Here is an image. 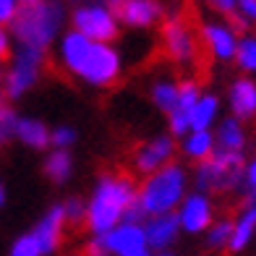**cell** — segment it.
Here are the masks:
<instances>
[{
	"instance_id": "e575fe53",
	"label": "cell",
	"mask_w": 256,
	"mask_h": 256,
	"mask_svg": "<svg viewBox=\"0 0 256 256\" xmlns=\"http://www.w3.org/2000/svg\"><path fill=\"white\" fill-rule=\"evenodd\" d=\"M68 3H76L78 6V3H92V0H68Z\"/></svg>"
},
{
	"instance_id": "30bf717a",
	"label": "cell",
	"mask_w": 256,
	"mask_h": 256,
	"mask_svg": "<svg viewBox=\"0 0 256 256\" xmlns=\"http://www.w3.org/2000/svg\"><path fill=\"white\" fill-rule=\"evenodd\" d=\"M108 8L115 14L118 24L131 29H149L162 18L160 0H108Z\"/></svg>"
},
{
	"instance_id": "ffe728a7",
	"label": "cell",
	"mask_w": 256,
	"mask_h": 256,
	"mask_svg": "<svg viewBox=\"0 0 256 256\" xmlns=\"http://www.w3.org/2000/svg\"><path fill=\"white\" fill-rule=\"evenodd\" d=\"M246 146V131H243L240 120L232 118L220 120L217 131H214V149H228V152H243Z\"/></svg>"
},
{
	"instance_id": "7a4b0ae2",
	"label": "cell",
	"mask_w": 256,
	"mask_h": 256,
	"mask_svg": "<svg viewBox=\"0 0 256 256\" xmlns=\"http://www.w3.org/2000/svg\"><path fill=\"white\" fill-rule=\"evenodd\" d=\"M136 202V186L126 176H104L89 204H84V225L92 236H102L126 217L128 206Z\"/></svg>"
},
{
	"instance_id": "ac0fdd59",
	"label": "cell",
	"mask_w": 256,
	"mask_h": 256,
	"mask_svg": "<svg viewBox=\"0 0 256 256\" xmlns=\"http://www.w3.org/2000/svg\"><path fill=\"white\" fill-rule=\"evenodd\" d=\"M256 232V202H248V206L232 220V236H230V243L228 248L236 254V251H243L251 243Z\"/></svg>"
},
{
	"instance_id": "cb8c5ba5",
	"label": "cell",
	"mask_w": 256,
	"mask_h": 256,
	"mask_svg": "<svg viewBox=\"0 0 256 256\" xmlns=\"http://www.w3.org/2000/svg\"><path fill=\"white\" fill-rule=\"evenodd\" d=\"M149 94H152L154 108L168 115L172 110V104H176V100H178V84L170 81V78H160V81H154V86H152Z\"/></svg>"
},
{
	"instance_id": "4dcf8cb0",
	"label": "cell",
	"mask_w": 256,
	"mask_h": 256,
	"mask_svg": "<svg viewBox=\"0 0 256 256\" xmlns=\"http://www.w3.org/2000/svg\"><path fill=\"white\" fill-rule=\"evenodd\" d=\"M18 6H21L18 0H0V26H6V24L14 21Z\"/></svg>"
},
{
	"instance_id": "44dd1931",
	"label": "cell",
	"mask_w": 256,
	"mask_h": 256,
	"mask_svg": "<svg viewBox=\"0 0 256 256\" xmlns=\"http://www.w3.org/2000/svg\"><path fill=\"white\" fill-rule=\"evenodd\" d=\"M16 136L18 142H24L32 149H44L50 144V131L42 120H34V118H18L16 123Z\"/></svg>"
},
{
	"instance_id": "5b68a950",
	"label": "cell",
	"mask_w": 256,
	"mask_h": 256,
	"mask_svg": "<svg viewBox=\"0 0 256 256\" xmlns=\"http://www.w3.org/2000/svg\"><path fill=\"white\" fill-rule=\"evenodd\" d=\"M243 168L246 160L243 152H228V149H214L212 157H206L196 168L194 183L204 194H225L236 191L243 186Z\"/></svg>"
},
{
	"instance_id": "9a60e30c",
	"label": "cell",
	"mask_w": 256,
	"mask_h": 256,
	"mask_svg": "<svg viewBox=\"0 0 256 256\" xmlns=\"http://www.w3.org/2000/svg\"><path fill=\"white\" fill-rule=\"evenodd\" d=\"M202 42L217 60H232L238 48V34L228 24H204Z\"/></svg>"
},
{
	"instance_id": "f546056e",
	"label": "cell",
	"mask_w": 256,
	"mask_h": 256,
	"mask_svg": "<svg viewBox=\"0 0 256 256\" xmlns=\"http://www.w3.org/2000/svg\"><path fill=\"white\" fill-rule=\"evenodd\" d=\"M63 212H66V222H84V204L78 199H68L63 204Z\"/></svg>"
},
{
	"instance_id": "277c9868",
	"label": "cell",
	"mask_w": 256,
	"mask_h": 256,
	"mask_svg": "<svg viewBox=\"0 0 256 256\" xmlns=\"http://www.w3.org/2000/svg\"><path fill=\"white\" fill-rule=\"evenodd\" d=\"M188 188V172L183 165L168 162V165L157 168L154 172H146V178L142 183V188H136V204L149 214H162V212H176L180 199L186 196Z\"/></svg>"
},
{
	"instance_id": "d4e9b609",
	"label": "cell",
	"mask_w": 256,
	"mask_h": 256,
	"mask_svg": "<svg viewBox=\"0 0 256 256\" xmlns=\"http://www.w3.org/2000/svg\"><path fill=\"white\" fill-rule=\"evenodd\" d=\"M236 63H238L240 71L256 74V37H251V34H246V37H238Z\"/></svg>"
},
{
	"instance_id": "2e32d148",
	"label": "cell",
	"mask_w": 256,
	"mask_h": 256,
	"mask_svg": "<svg viewBox=\"0 0 256 256\" xmlns=\"http://www.w3.org/2000/svg\"><path fill=\"white\" fill-rule=\"evenodd\" d=\"M63 228H66V212H63V204H60V206H52L50 212L40 220V225L32 230V236L40 246V256L52 254L58 248V243L63 238Z\"/></svg>"
},
{
	"instance_id": "6da1fadb",
	"label": "cell",
	"mask_w": 256,
	"mask_h": 256,
	"mask_svg": "<svg viewBox=\"0 0 256 256\" xmlns=\"http://www.w3.org/2000/svg\"><path fill=\"white\" fill-rule=\"evenodd\" d=\"M58 58L68 74L89 86H110L120 76V55L110 42L89 40L76 29L66 32L58 42Z\"/></svg>"
},
{
	"instance_id": "e0dca14e",
	"label": "cell",
	"mask_w": 256,
	"mask_h": 256,
	"mask_svg": "<svg viewBox=\"0 0 256 256\" xmlns=\"http://www.w3.org/2000/svg\"><path fill=\"white\" fill-rule=\"evenodd\" d=\"M230 110L238 120H248L256 115V81L251 78H238L232 81V86L228 92Z\"/></svg>"
},
{
	"instance_id": "74e56055",
	"label": "cell",
	"mask_w": 256,
	"mask_h": 256,
	"mask_svg": "<svg viewBox=\"0 0 256 256\" xmlns=\"http://www.w3.org/2000/svg\"><path fill=\"white\" fill-rule=\"evenodd\" d=\"M18 3H26V0H18Z\"/></svg>"
},
{
	"instance_id": "f1b7e54d",
	"label": "cell",
	"mask_w": 256,
	"mask_h": 256,
	"mask_svg": "<svg viewBox=\"0 0 256 256\" xmlns=\"http://www.w3.org/2000/svg\"><path fill=\"white\" fill-rule=\"evenodd\" d=\"M240 188H246L248 202H256V157L248 160L246 168H243V186Z\"/></svg>"
},
{
	"instance_id": "d6986e66",
	"label": "cell",
	"mask_w": 256,
	"mask_h": 256,
	"mask_svg": "<svg viewBox=\"0 0 256 256\" xmlns=\"http://www.w3.org/2000/svg\"><path fill=\"white\" fill-rule=\"evenodd\" d=\"M212 152H214V134L209 128H191L188 134H183V154L188 160L202 162L212 157Z\"/></svg>"
},
{
	"instance_id": "9c48e42d",
	"label": "cell",
	"mask_w": 256,
	"mask_h": 256,
	"mask_svg": "<svg viewBox=\"0 0 256 256\" xmlns=\"http://www.w3.org/2000/svg\"><path fill=\"white\" fill-rule=\"evenodd\" d=\"M162 48L168 58L178 66H191L199 55V42L183 16H168L162 24Z\"/></svg>"
},
{
	"instance_id": "603a6c76",
	"label": "cell",
	"mask_w": 256,
	"mask_h": 256,
	"mask_svg": "<svg viewBox=\"0 0 256 256\" xmlns=\"http://www.w3.org/2000/svg\"><path fill=\"white\" fill-rule=\"evenodd\" d=\"M71 170H74V160H71V152H68V149L55 146L48 154V160H44V176H48L52 183H66L68 178H71Z\"/></svg>"
},
{
	"instance_id": "1f68e13d",
	"label": "cell",
	"mask_w": 256,
	"mask_h": 256,
	"mask_svg": "<svg viewBox=\"0 0 256 256\" xmlns=\"http://www.w3.org/2000/svg\"><path fill=\"white\" fill-rule=\"evenodd\" d=\"M236 10L248 21V24H256V0H238Z\"/></svg>"
},
{
	"instance_id": "7c38bea8",
	"label": "cell",
	"mask_w": 256,
	"mask_h": 256,
	"mask_svg": "<svg viewBox=\"0 0 256 256\" xmlns=\"http://www.w3.org/2000/svg\"><path fill=\"white\" fill-rule=\"evenodd\" d=\"M144 232H146L149 251H168L170 246H176V240L180 236L178 214L176 212H162V214L144 217Z\"/></svg>"
},
{
	"instance_id": "83f0119b",
	"label": "cell",
	"mask_w": 256,
	"mask_h": 256,
	"mask_svg": "<svg viewBox=\"0 0 256 256\" xmlns=\"http://www.w3.org/2000/svg\"><path fill=\"white\" fill-rule=\"evenodd\" d=\"M76 142V131L71 126H58L55 131H50V144L52 146H60V149H68Z\"/></svg>"
},
{
	"instance_id": "484cf974",
	"label": "cell",
	"mask_w": 256,
	"mask_h": 256,
	"mask_svg": "<svg viewBox=\"0 0 256 256\" xmlns=\"http://www.w3.org/2000/svg\"><path fill=\"white\" fill-rule=\"evenodd\" d=\"M230 236H232V220H217V222L206 228V246L214 251H222L228 248Z\"/></svg>"
},
{
	"instance_id": "8d00e7d4",
	"label": "cell",
	"mask_w": 256,
	"mask_h": 256,
	"mask_svg": "<svg viewBox=\"0 0 256 256\" xmlns=\"http://www.w3.org/2000/svg\"><path fill=\"white\" fill-rule=\"evenodd\" d=\"M0 204H3V188H0Z\"/></svg>"
},
{
	"instance_id": "4316f807",
	"label": "cell",
	"mask_w": 256,
	"mask_h": 256,
	"mask_svg": "<svg viewBox=\"0 0 256 256\" xmlns=\"http://www.w3.org/2000/svg\"><path fill=\"white\" fill-rule=\"evenodd\" d=\"M16 123H18L16 112L0 102V142H8L10 136H16Z\"/></svg>"
},
{
	"instance_id": "52a82bcc",
	"label": "cell",
	"mask_w": 256,
	"mask_h": 256,
	"mask_svg": "<svg viewBox=\"0 0 256 256\" xmlns=\"http://www.w3.org/2000/svg\"><path fill=\"white\" fill-rule=\"evenodd\" d=\"M71 24L76 32L86 34L89 40L97 42H112L118 37V18L108 8V3H78V8L71 14Z\"/></svg>"
},
{
	"instance_id": "d590c367",
	"label": "cell",
	"mask_w": 256,
	"mask_h": 256,
	"mask_svg": "<svg viewBox=\"0 0 256 256\" xmlns=\"http://www.w3.org/2000/svg\"><path fill=\"white\" fill-rule=\"evenodd\" d=\"M3 81H6V76H3V74H0V92H3Z\"/></svg>"
},
{
	"instance_id": "4fadbf2b",
	"label": "cell",
	"mask_w": 256,
	"mask_h": 256,
	"mask_svg": "<svg viewBox=\"0 0 256 256\" xmlns=\"http://www.w3.org/2000/svg\"><path fill=\"white\" fill-rule=\"evenodd\" d=\"M172 154H176L172 136H154L134 152V168L142 172V176H146V172H154L157 168L168 165L172 160Z\"/></svg>"
},
{
	"instance_id": "8fae6325",
	"label": "cell",
	"mask_w": 256,
	"mask_h": 256,
	"mask_svg": "<svg viewBox=\"0 0 256 256\" xmlns=\"http://www.w3.org/2000/svg\"><path fill=\"white\" fill-rule=\"evenodd\" d=\"M176 214H178L180 232H188V236L204 232L209 225H212V217H214L209 194H204V191L186 194L180 199V204H178V209H176Z\"/></svg>"
},
{
	"instance_id": "7402d4cb",
	"label": "cell",
	"mask_w": 256,
	"mask_h": 256,
	"mask_svg": "<svg viewBox=\"0 0 256 256\" xmlns=\"http://www.w3.org/2000/svg\"><path fill=\"white\" fill-rule=\"evenodd\" d=\"M220 118V100L214 94H199L194 110H191V128H212L214 120Z\"/></svg>"
},
{
	"instance_id": "836d02e7",
	"label": "cell",
	"mask_w": 256,
	"mask_h": 256,
	"mask_svg": "<svg viewBox=\"0 0 256 256\" xmlns=\"http://www.w3.org/2000/svg\"><path fill=\"white\" fill-rule=\"evenodd\" d=\"M10 50V40H8V34L3 32V26H0V58H6Z\"/></svg>"
},
{
	"instance_id": "ba28073f",
	"label": "cell",
	"mask_w": 256,
	"mask_h": 256,
	"mask_svg": "<svg viewBox=\"0 0 256 256\" xmlns=\"http://www.w3.org/2000/svg\"><path fill=\"white\" fill-rule=\"evenodd\" d=\"M42 52L44 50L26 48V44L18 48L14 63H10L8 74H6V81H3V89H6V94L10 100L26 94V92L37 84L40 71H42Z\"/></svg>"
},
{
	"instance_id": "5bb4252c",
	"label": "cell",
	"mask_w": 256,
	"mask_h": 256,
	"mask_svg": "<svg viewBox=\"0 0 256 256\" xmlns=\"http://www.w3.org/2000/svg\"><path fill=\"white\" fill-rule=\"evenodd\" d=\"M199 94H202V89L194 78H186L178 84V100L172 104V110L168 112V123H170L172 136H183L191 131L188 120H191V110H194L196 100H199Z\"/></svg>"
},
{
	"instance_id": "3957f363",
	"label": "cell",
	"mask_w": 256,
	"mask_h": 256,
	"mask_svg": "<svg viewBox=\"0 0 256 256\" xmlns=\"http://www.w3.org/2000/svg\"><path fill=\"white\" fill-rule=\"evenodd\" d=\"M63 21H66L63 0H26V3L18 6L14 21H10V29H14V37L21 44L48 50L60 34Z\"/></svg>"
},
{
	"instance_id": "8992f818",
	"label": "cell",
	"mask_w": 256,
	"mask_h": 256,
	"mask_svg": "<svg viewBox=\"0 0 256 256\" xmlns=\"http://www.w3.org/2000/svg\"><path fill=\"white\" fill-rule=\"evenodd\" d=\"M89 254H112V256H146L149 243L144 222L136 220H120L115 228H110L102 236H92Z\"/></svg>"
},
{
	"instance_id": "d6a6232c",
	"label": "cell",
	"mask_w": 256,
	"mask_h": 256,
	"mask_svg": "<svg viewBox=\"0 0 256 256\" xmlns=\"http://www.w3.org/2000/svg\"><path fill=\"white\" fill-rule=\"evenodd\" d=\"M212 3V8L214 10H220V14H225V16H230L232 10H236V6H238V0H209Z\"/></svg>"
}]
</instances>
